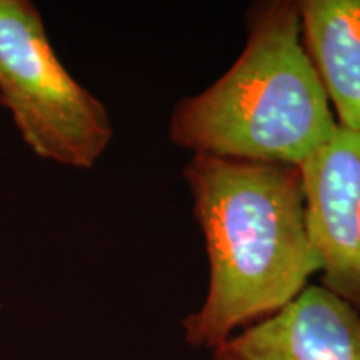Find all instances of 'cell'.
<instances>
[{"label": "cell", "mask_w": 360, "mask_h": 360, "mask_svg": "<svg viewBox=\"0 0 360 360\" xmlns=\"http://www.w3.org/2000/svg\"><path fill=\"white\" fill-rule=\"evenodd\" d=\"M184 179L209 257V292L184 319L192 347L215 349L237 327L290 304L321 272L297 165L192 155Z\"/></svg>", "instance_id": "1"}, {"label": "cell", "mask_w": 360, "mask_h": 360, "mask_svg": "<svg viewBox=\"0 0 360 360\" xmlns=\"http://www.w3.org/2000/svg\"><path fill=\"white\" fill-rule=\"evenodd\" d=\"M337 127L304 51L297 2L272 0L250 11L249 37L231 69L175 105L169 135L193 155L299 167Z\"/></svg>", "instance_id": "2"}, {"label": "cell", "mask_w": 360, "mask_h": 360, "mask_svg": "<svg viewBox=\"0 0 360 360\" xmlns=\"http://www.w3.org/2000/svg\"><path fill=\"white\" fill-rule=\"evenodd\" d=\"M0 105L40 159L94 169L114 139L109 110L65 69L30 0H0Z\"/></svg>", "instance_id": "3"}, {"label": "cell", "mask_w": 360, "mask_h": 360, "mask_svg": "<svg viewBox=\"0 0 360 360\" xmlns=\"http://www.w3.org/2000/svg\"><path fill=\"white\" fill-rule=\"evenodd\" d=\"M299 169L322 287L360 315V134L337 127Z\"/></svg>", "instance_id": "4"}, {"label": "cell", "mask_w": 360, "mask_h": 360, "mask_svg": "<svg viewBox=\"0 0 360 360\" xmlns=\"http://www.w3.org/2000/svg\"><path fill=\"white\" fill-rule=\"evenodd\" d=\"M214 350V360H360V315L307 285L297 299Z\"/></svg>", "instance_id": "5"}, {"label": "cell", "mask_w": 360, "mask_h": 360, "mask_svg": "<svg viewBox=\"0 0 360 360\" xmlns=\"http://www.w3.org/2000/svg\"><path fill=\"white\" fill-rule=\"evenodd\" d=\"M300 37L337 125L360 134V0H300Z\"/></svg>", "instance_id": "6"}]
</instances>
